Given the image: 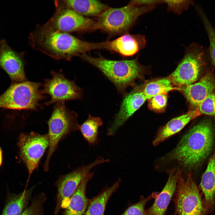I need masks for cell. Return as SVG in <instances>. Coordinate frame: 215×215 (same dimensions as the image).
Instances as JSON below:
<instances>
[{"mask_svg": "<svg viewBox=\"0 0 215 215\" xmlns=\"http://www.w3.org/2000/svg\"><path fill=\"white\" fill-rule=\"evenodd\" d=\"M35 50L56 60L71 59L95 50V43L85 41L69 33L54 30L45 24H38L29 36Z\"/></svg>", "mask_w": 215, "mask_h": 215, "instance_id": "obj_1", "label": "cell"}, {"mask_svg": "<svg viewBox=\"0 0 215 215\" xmlns=\"http://www.w3.org/2000/svg\"><path fill=\"white\" fill-rule=\"evenodd\" d=\"M214 139V132L211 124L207 122H202L182 137L168 156L188 170L195 169L210 154Z\"/></svg>", "mask_w": 215, "mask_h": 215, "instance_id": "obj_2", "label": "cell"}, {"mask_svg": "<svg viewBox=\"0 0 215 215\" xmlns=\"http://www.w3.org/2000/svg\"><path fill=\"white\" fill-rule=\"evenodd\" d=\"M80 57L100 70L123 96L128 93L127 88L141 77L142 68L136 59L114 60L101 56H92L86 53Z\"/></svg>", "mask_w": 215, "mask_h": 215, "instance_id": "obj_3", "label": "cell"}, {"mask_svg": "<svg viewBox=\"0 0 215 215\" xmlns=\"http://www.w3.org/2000/svg\"><path fill=\"white\" fill-rule=\"evenodd\" d=\"M155 6H138L130 2L119 8L109 7L96 20L97 30H101L111 35L125 33L139 17L153 10Z\"/></svg>", "mask_w": 215, "mask_h": 215, "instance_id": "obj_4", "label": "cell"}, {"mask_svg": "<svg viewBox=\"0 0 215 215\" xmlns=\"http://www.w3.org/2000/svg\"><path fill=\"white\" fill-rule=\"evenodd\" d=\"M77 115L69 110L64 102L56 103L48 121L49 144L45 161L43 165L45 171L49 170L51 157L56 149L60 140L68 133L79 130Z\"/></svg>", "mask_w": 215, "mask_h": 215, "instance_id": "obj_5", "label": "cell"}, {"mask_svg": "<svg viewBox=\"0 0 215 215\" xmlns=\"http://www.w3.org/2000/svg\"><path fill=\"white\" fill-rule=\"evenodd\" d=\"M41 83L26 81L12 83L0 96V108L36 110L44 98L39 90Z\"/></svg>", "mask_w": 215, "mask_h": 215, "instance_id": "obj_6", "label": "cell"}, {"mask_svg": "<svg viewBox=\"0 0 215 215\" xmlns=\"http://www.w3.org/2000/svg\"><path fill=\"white\" fill-rule=\"evenodd\" d=\"M184 55L169 77L173 85L181 87L193 84L210 58L208 49L196 43L186 48Z\"/></svg>", "mask_w": 215, "mask_h": 215, "instance_id": "obj_7", "label": "cell"}, {"mask_svg": "<svg viewBox=\"0 0 215 215\" xmlns=\"http://www.w3.org/2000/svg\"><path fill=\"white\" fill-rule=\"evenodd\" d=\"M56 10L45 24L52 28L67 33L83 32L97 30L96 21L83 16L62 1H55Z\"/></svg>", "mask_w": 215, "mask_h": 215, "instance_id": "obj_8", "label": "cell"}, {"mask_svg": "<svg viewBox=\"0 0 215 215\" xmlns=\"http://www.w3.org/2000/svg\"><path fill=\"white\" fill-rule=\"evenodd\" d=\"M174 199L177 215H205L207 213L198 188L190 173L178 179Z\"/></svg>", "mask_w": 215, "mask_h": 215, "instance_id": "obj_9", "label": "cell"}, {"mask_svg": "<svg viewBox=\"0 0 215 215\" xmlns=\"http://www.w3.org/2000/svg\"><path fill=\"white\" fill-rule=\"evenodd\" d=\"M109 160L99 156L92 162L82 165L72 172L59 177L55 183L57 187L56 203L54 215H58L62 208L68 206L70 199L84 176L90 170L99 165L108 162Z\"/></svg>", "mask_w": 215, "mask_h": 215, "instance_id": "obj_10", "label": "cell"}, {"mask_svg": "<svg viewBox=\"0 0 215 215\" xmlns=\"http://www.w3.org/2000/svg\"><path fill=\"white\" fill-rule=\"evenodd\" d=\"M49 144L47 133L42 135L32 131L20 135L18 142L20 154L28 171L27 182L32 172L38 168Z\"/></svg>", "mask_w": 215, "mask_h": 215, "instance_id": "obj_11", "label": "cell"}, {"mask_svg": "<svg viewBox=\"0 0 215 215\" xmlns=\"http://www.w3.org/2000/svg\"><path fill=\"white\" fill-rule=\"evenodd\" d=\"M52 77L45 79L42 93L47 94L51 99L45 104L48 105L54 103L75 99H81L82 96V89L77 86L74 81L66 79L61 72L52 70Z\"/></svg>", "mask_w": 215, "mask_h": 215, "instance_id": "obj_12", "label": "cell"}, {"mask_svg": "<svg viewBox=\"0 0 215 215\" xmlns=\"http://www.w3.org/2000/svg\"><path fill=\"white\" fill-rule=\"evenodd\" d=\"M147 99L142 90L135 88L124 96L119 111L108 129L107 134L114 135L120 127L143 105Z\"/></svg>", "mask_w": 215, "mask_h": 215, "instance_id": "obj_13", "label": "cell"}, {"mask_svg": "<svg viewBox=\"0 0 215 215\" xmlns=\"http://www.w3.org/2000/svg\"><path fill=\"white\" fill-rule=\"evenodd\" d=\"M24 67L21 56L11 48L4 40L0 41V68L8 74L12 83L26 81Z\"/></svg>", "mask_w": 215, "mask_h": 215, "instance_id": "obj_14", "label": "cell"}, {"mask_svg": "<svg viewBox=\"0 0 215 215\" xmlns=\"http://www.w3.org/2000/svg\"><path fill=\"white\" fill-rule=\"evenodd\" d=\"M146 43L145 37L143 35L127 33L113 40L99 42V48L129 56L134 55L145 47Z\"/></svg>", "mask_w": 215, "mask_h": 215, "instance_id": "obj_15", "label": "cell"}, {"mask_svg": "<svg viewBox=\"0 0 215 215\" xmlns=\"http://www.w3.org/2000/svg\"><path fill=\"white\" fill-rule=\"evenodd\" d=\"M168 178L164 187L155 198L153 205L146 211L148 215H164L174 194L177 182L182 174L176 168L168 171Z\"/></svg>", "mask_w": 215, "mask_h": 215, "instance_id": "obj_16", "label": "cell"}, {"mask_svg": "<svg viewBox=\"0 0 215 215\" xmlns=\"http://www.w3.org/2000/svg\"><path fill=\"white\" fill-rule=\"evenodd\" d=\"M215 88L214 77L211 72L208 71L198 82L180 88L190 103L197 107Z\"/></svg>", "mask_w": 215, "mask_h": 215, "instance_id": "obj_17", "label": "cell"}, {"mask_svg": "<svg viewBox=\"0 0 215 215\" xmlns=\"http://www.w3.org/2000/svg\"><path fill=\"white\" fill-rule=\"evenodd\" d=\"M200 185L204 195L203 200L207 213L212 212L215 208V149L202 175Z\"/></svg>", "mask_w": 215, "mask_h": 215, "instance_id": "obj_18", "label": "cell"}, {"mask_svg": "<svg viewBox=\"0 0 215 215\" xmlns=\"http://www.w3.org/2000/svg\"><path fill=\"white\" fill-rule=\"evenodd\" d=\"M93 173H89L82 179L71 196L68 206L62 215H83L90 201L86 195L88 182L92 178Z\"/></svg>", "mask_w": 215, "mask_h": 215, "instance_id": "obj_19", "label": "cell"}, {"mask_svg": "<svg viewBox=\"0 0 215 215\" xmlns=\"http://www.w3.org/2000/svg\"><path fill=\"white\" fill-rule=\"evenodd\" d=\"M200 115L198 111L195 110L172 119L159 130L153 140V145H157L180 131L190 121Z\"/></svg>", "mask_w": 215, "mask_h": 215, "instance_id": "obj_20", "label": "cell"}, {"mask_svg": "<svg viewBox=\"0 0 215 215\" xmlns=\"http://www.w3.org/2000/svg\"><path fill=\"white\" fill-rule=\"evenodd\" d=\"M35 186L18 194H8L1 215H21L27 208Z\"/></svg>", "mask_w": 215, "mask_h": 215, "instance_id": "obj_21", "label": "cell"}, {"mask_svg": "<svg viewBox=\"0 0 215 215\" xmlns=\"http://www.w3.org/2000/svg\"><path fill=\"white\" fill-rule=\"evenodd\" d=\"M69 7L83 16L98 17L108 9L107 5L96 0H64Z\"/></svg>", "mask_w": 215, "mask_h": 215, "instance_id": "obj_22", "label": "cell"}, {"mask_svg": "<svg viewBox=\"0 0 215 215\" xmlns=\"http://www.w3.org/2000/svg\"><path fill=\"white\" fill-rule=\"evenodd\" d=\"M121 181L119 179L112 186L104 190L90 201L84 215H104L108 200L119 187Z\"/></svg>", "mask_w": 215, "mask_h": 215, "instance_id": "obj_23", "label": "cell"}, {"mask_svg": "<svg viewBox=\"0 0 215 215\" xmlns=\"http://www.w3.org/2000/svg\"><path fill=\"white\" fill-rule=\"evenodd\" d=\"M103 122L99 117H95L89 114L87 119L79 125V130L90 145H94L98 142L99 129Z\"/></svg>", "mask_w": 215, "mask_h": 215, "instance_id": "obj_24", "label": "cell"}, {"mask_svg": "<svg viewBox=\"0 0 215 215\" xmlns=\"http://www.w3.org/2000/svg\"><path fill=\"white\" fill-rule=\"evenodd\" d=\"M173 85L169 78H164L148 83L142 90L147 99H150L156 96L179 90V88L173 87Z\"/></svg>", "mask_w": 215, "mask_h": 215, "instance_id": "obj_25", "label": "cell"}, {"mask_svg": "<svg viewBox=\"0 0 215 215\" xmlns=\"http://www.w3.org/2000/svg\"><path fill=\"white\" fill-rule=\"evenodd\" d=\"M196 8L208 35L209 42L208 50L211 61L215 66V29L202 9L198 6Z\"/></svg>", "mask_w": 215, "mask_h": 215, "instance_id": "obj_26", "label": "cell"}, {"mask_svg": "<svg viewBox=\"0 0 215 215\" xmlns=\"http://www.w3.org/2000/svg\"><path fill=\"white\" fill-rule=\"evenodd\" d=\"M46 199V196L44 193L38 194L33 199L30 206L21 215H43Z\"/></svg>", "mask_w": 215, "mask_h": 215, "instance_id": "obj_27", "label": "cell"}, {"mask_svg": "<svg viewBox=\"0 0 215 215\" xmlns=\"http://www.w3.org/2000/svg\"><path fill=\"white\" fill-rule=\"evenodd\" d=\"M158 193H153L146 197L141 196L138 202L129 207L121 215H148L145 209V206L152 199L156 198Z\"/></svg>", "mask_w": 215, "mask_h": 215, "instance_id": "obj_28", "label": "cell"}, {"mask_svg": "<svg viewBox=\"0 0 215 215\" xmlns=\"http://www.w3.org/2000/svg\"><path fill=\"white\" fill-rule=\"evenodd\" d=\"M200 115L204 114L215 116V93L209 95L197 107Z\"/></svg>", "mask_w": 215, "mask_h": 215, "instance_id": "obj_29", "label": "cell"}, {"mask_svg": "<svg viewBox=\"0 0 215 215\" xmlns=\"http://www.w3.org/2000/svg\"><path fill=\"white\" fill-rule=\"evenodd\" d=\"M163 3L167 4L168 10L179 15L194 2L192 0H163Z\"/></svg>", "mask_w": 215, "mask_h": 215, "instance_id": "obj_30", "label": "cell"}, {"mask_svg": "<svg viewBox=\"0 0 215 215\" xmlns=\"http://www.w3.org/2000/svg\"><path fill=\"white\" fill-rule=\"evenodd\" d=\"M167 102V94H161L154 96L150 99V107L153 110H160L165 107Z\"/></svg>", "mask_w": 215, "mask_h": 215, "instance_id": "obj_31", "label": "cell"}, {"mask_svg": "<svg viewBox=\"0 0 215 215\" xmlns=\"http://www.w3.org/2000/svg\"><path fill=\"white\" fill-rule=\"evenodd\" d=\"M138 6L154 5L160 3H163V0H132L130 2Z\"/></svg>", "mask_w": 215, "mask_h": 215, "instance_id": "obj_32", "label": "cell"}, {"mask_svg": "<svg viewBox=\"0 0 215 215\" xmlns=\"http://www.w3.org/2000/svg\"><path fill=\"white\" fill-rule=\"evenodd\" d=\"M2 152L1 149L0 148V166L1 165L2 162Z\"/></svg>", "mask_w": 215, "mask_h": 215, "instance_id": "obj_33", "label": "cell"}, {"mask_svg": "<svg viewBox=\"0 0 215 215\" xmlns=\"http://www.w3.org/2000/svg\"><path fill=\"white\" fill-rule=\"evenodd\" d=\"M173 215H177L175 213V214Z\"/></svg>", "mask_w": 215, "mask_h": 215, "instance_id": "obj_34", "label": "cell"}]
</instances>
